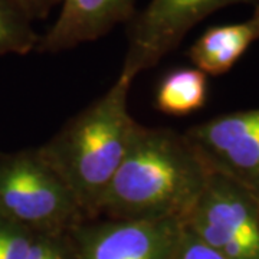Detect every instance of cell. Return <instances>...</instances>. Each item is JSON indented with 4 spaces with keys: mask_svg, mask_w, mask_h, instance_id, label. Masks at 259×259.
<instances>
[{
    "mask_svg": "<svg viewBox=\"0 0 259 259\" xmlns=\"http://www.w3.org/2000/svg\"><path fill=\"white\" fill-rule=\"evenodd\" d=\"M209 176L210 168L185 133L139 124L102 197L98 216L186 222Z\"/></svg>",
    "mask_w": 259,
    "mask_h": 259,
    "instance_id": "1",
    "label": "cell"
},
{
    "mask_svg": "<svg viewBox=\"0 0 259 259\" xmlns=\"http://www.w3.org/2000/svg\"><path fill=\"white\" fill-rule=\"evenodd\" d=\"M131 85L118 75L100 98L39 146L72 190L87 221L98 218L102 197L139 127L128 108Z\"/></svg>",
    "mask_w": 259,
    "mask_h": 259,
    "instance_id": "2",
    "label": "cell"
},
{
    "mask_svg": "<svg viewBox=\"0 0 259 259\" xmlns=\"http://www.w3.org/2000/svg\"><path fill=\"white\" fill-rule=\"evenodd\" d=\"M0 219L36 235H66L87 221L39 147L0 156Z\"/></svg>",
    "mask_w": 259,
    "mask_h": 259,
    "instance_id": "3",
    "label": "cell"
},
{
    "mask_svg": "<svg viewBox=\"0 0 259 259\" xmlns=\"http://www.w3.org/2000/svg\"><path fill=\"white\" fill-rule=\"evenodd\" d=\"M186 228L226 259H259V199L210 170Z\"/></svg>",
    "mask_w": 259,
    "mask_h": 259,
    "instance_id": "4",
    "label": "cell"
},
{
    "mask_svg": "<svg viewBox=\"0 0 259 259\" xmlns=\"http://www.w3.org/2000/svg\"><path fill=\"white\" fill-rule=\"evenodd\" d=\"M232 5H259V0H150L128 22V47L120 76L134 82L175 51L192 29Z\"/></svg>",
    "mask_w": 259,
    "mask_h": 259,
    "instance_id": "5",
    "label": "cell"
},
{
    "mask_svg": "<svg viewBox=\"0 0 259 259\" xmlns=\"http://www.w3.org/2000/svg\"><path fill=\"white\" fill-rule=\"evenodd\" d=\"M185 136L212 171L259 199V108L214 117L187 128Z\"/></svg>",
    "mask_w": 259,
    "mask_h": 259,
    "instance_id": "6",
    "label": "cell"
},
{
    "mask_svg": "<svg viewBox=\"0 0 259 259\" xmlns=\"http://www.w3.org/2000/svg\"><path fill=\"white\" fill-rule=\"evenodd\" d=\"M185 222L85 221L69 233L76 259H171Z\"/></svg>",
    "mask_w": 259,
    "mask_h": 259,
    "instance_id": "7",
    "label": "cell"
},
{
    "mask_svg": "<svg viewBox=\"0 0 259 259\" xmlns=\"http://www.w3.org/2000/svg\"><path fill=\"white\" fill-rule=\"evenodd\" d=\"M136 15V0H62L54 25L39 39L36 51L58 54L94 42Z\"/></svg>",
    "mask_w": 259,
    "mask_h": 259,
    "instance_id": "8",
    "label": "cell"
},
{
    "mask_svg": "<svg viewBox=\"0 0 259 259\" xmlns=\"http://www.w3.org/2000/svg\"><path fill=\"white\" fill-rule=\"evenodd\" d=\"M259 39V5L252 16L243 22L213 26L189 48L187 56L194 68L206 75H223L241 59L253 42Z\"/></svg>",
    "mask_w": 259,
    "mask_h": 259,
    "instance_id": "9",
    "label": "cell"
},
{
    "mask_svg": "<svg viewBox=\"0 0 259 259\" xmlns=\"http://www.w3.org/2000/svg\"><path fill=\"white\" fill-rule=\"evenodd\" d=\"M207 98V75L194 66L168 71L157 85L156 108L173 117H183L203 108Z\"/></svg>",
    "mask_w": 259,
    "mask_h": 259,
    "instance_id": "10",
    "label": "cell"
},
{
    "mask_svg": "<svg viewBox=\"0 0 259 259\" xmlns=\"http://www.w3.org/2000/svg\"><path fill=\"white\" fill-rule=\"evenodd\" d=\"M39 39L28 15L13 0H0V56L26 55Z\"/></svg>",
    "mask_w": 259,
    "mask_h": 259,
    "instance_id": "11",
    "label": "cell"
},
{
    "mask_svg": "<svg viewBox=\"0 0 259 259\" xmlns=\"http://www.w3.org/2000/svg\"><path fill=\"white\" fill-rule=\"evenodd\" d=\"M36 233L0 219V259H28Z\"/></svg>",
    "mask_w": 259,
    "mask_h": 259,
    "instance_id": "12",
    "label": "cell"
},
{
    "mask_svg": "<svg viewBox=\"0 0 259 259\" xmlns=\"http://www.w3.org/2000/svg\"><path fill=\"white\" fill-rule=\"evenodd\" d=\"M28 259H76L69 233L36 235Z\"/></svg>",
    "mask_w": 259,
    "mask_h": 259,
    "instance_id": "13",
    "label": "cell"
},
{
    "mask_svg": "<svg viewBox=\"0 0 259 259\" xmlns=\"http://www.w3.org/2000/svg\"><path fill=\"white\" fill-rule=\"evenodd\" d=\"M171 259H226L212 246L199 239L189 228H183Z\"/></svg>",
    "mask_w": 259,
    "mask_h": 259,
    "instance_id": "14",
    "label": "cell"
},
{
    "mask_svg": "<svg viewBox=\"0 0 259 259\" xmlns=\"http://www.w3.org/2000/svg\"><path fill=\"white\" fill-rule=\"evenodd\" d=\"M20 9L28 15L30 20L47 19L54 8L61 5L62 0H13Z\"/></svg>",
    "mask_w": 259,
    "mask_h": 259,
    "instance_id": "15",
    "label": "cell"
}]
</instances>
